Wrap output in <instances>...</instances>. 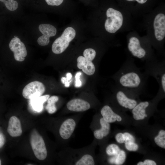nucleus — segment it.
Returning a JSON list of instances; mask_svg holds the SVG:
<instances>
[{
    "label": "nucleus",
    "mask_w": 165,
    "mask_h": 165,
    "mask_svg": "<svg viewBox=\"0 0 165 165\" xmlns=\"http://www.w3.org/2000/svg\"><path fill=\"white\" fill-rule=\"evenodd\" d=\"M7 132L12 137L20 136L22 132L21 124L19 119L16 116H12L9 119Z\"/></svg>",
    "instance_id": "4468645a"
},
{
    "label": "nucleus",
    "mask_w": 165,
    "mask_h": 165,
    "mask_svg": "<svg viewBox=\"0 0 165 165\" xmlns=\"http://www.w3.org/2000/svg\"><path fill=\"white\" fill-rule=\"evenodd\" d=\"M128 48L132 55L139 59H145L147 57L146 50L141 46L139 40L136 37H132L130 39Z\"/></svg>",
    "instance_id": "9d476101"
},
{
    "label": "nucleus",
    "mask_w": 165,
    "mask_h": 165,
    "mask_svg": "<svg viewBox=\"0 0 165 165\" xmlns=\"http://www.w3.org/2000/svg\"><path fill=\"white\" fill-rule=\"evenodd\" d=\"M144 74L154 77L159 85L158 95L165 94V64L164 62L148 61L144 65Z\"/></svg>",
    "instance_id": "f03ea898"
},
{
    "label": "nucleus",
    "mask_w": 165,
    "mask_h": 165,
    "mask_svg": "<svg viewBox=\"0 0 165 165\" xmlns=\"http://www.w3.org/2000/svg\"><path fill=\"white\" fill-rule=\"evenodd\" d=\"M106 14L107 19L105 24V29L109 33H114L122 26L123 15L119 11L111 8L107 9Z\"/></svg>",
    "instance_id": "20e7f679"
},
{
    "label": "nucleus",
    "mask_w": 165,
    "mask_h": 165,
    "mask_svg": "<svg viewBox=\"0 0 165 165\" xmlns=\"http://www.w3.org/2000/svg\"><path fill=\"white\" fill-rule=\"evenodd\" d=\"M154 141L156 144L159 147L165 148V131L160 130L158 135L155 137Z\"/></svg>",
    "instance_id": "4be33fe9"
},
{
    "label": "nucleus",
    "mask_w": 165,
    "mask_h": 165,
    "mask_svg": "<svg viewBox=\"0 0 165 165\" xmlns=\"http://www.w3.org/2000/svg\"><path fill=\"white\" fill-rule=\"evenodd\" d=\"M128 1H132L135 0L140 4H143L145 3L147 0H126Z\"/></svg>",
    "instance_id": "72a5a7b5"
},
{
    "label": "nucleus",
    "mask_w": 165,
    "mask_h": 165,
    "mask_svg": "<svg viewBox=\"0 0 165 165\" xmlns=\"http://www.w3.org/2000/svg\"><path fill=\"white\" fill-rule=\"evenodd\" d=\"M118 146L115 144H111L108 146L106 148V152L109 156L117 155L120 151Z\"/></svg>",
    "instance_id": "b1692460"
},
{
    "label": "nucleus",
    "mask_w": 165,
    "mask_h": 165,
    "mask_svg": "<svg viewBox=\"0 0 165 165\" xmlns=\"http://www.w3.org/2000/svg\"><path fill=\"white\" fill-rule=\"evenodd\" d=\"M114 93L117 101L123 108L132 109L138 104L137 100L131 96H135L128 92L116 86L114 89Z\"/></svg>",
    "instance_id": "423d86ee"
},
{
    "label": "nucleus",
    "mask_w": 165,
    "mask_h": 165,
    "mask_svg": "<svg viewBox=\"0 0 165 165\" xmlns=\"http://www.w3.org/2000/svg\"><path fill=\"white\" fill-rule=\"evenodd\" d=\"M94 164L93 158L89 154L83 155L75 163V165H94Z\"/></svg>",
    "instance_id": "412c9836"
},
{
    "label": "nucleus",
    "mask_w": 165,
    "mask_h": 165,
    "mask_svg": "<svg viewBox=\"0 0 165 165\" xmlns=\"http://www.w3.org/2000/svg\"><path fill=\"white\" fill-rule=\"evenodd\" d=\"M64 0H45L48 5L50 6H58L60 5Z\"/></svg>",
    "instance_id": "c85d7f7f"
},
{
    "label": "nucleus",
    "mask_w": 165,
    "mask_h": 165,
    "mask_svg": "<svg viewBox=\"0 0 165 165\" xmlns=\"http://www.w3.org/2000/svg\"><path fill=\"white\" fill-rule=\"evenodd\" d=\"M125 146L127 149L130 151H136L138 148V145L134 142L125 143Z\"/></svg>",
    "instance_id": "bb28decb"
},
{
    "label": "nucleus",
    "mask_w": 165,
    "mask_h": 165,
    "mask_svg": "<svg viewBox=\"0 0 165 165\" xmlns=\"http://www.w3.org/2000/svg\"><path fill=\"white\" fill-rule=\"evenodd\" d=\"M58 100V97L56 96H53L48 99L46 108L49 114H53L56 111L57 108L55 104Z\"/></svg>",
    "instance_id": "aec40b11"
},
{
    "label": "nucleus",
    "mask_w": 165,
    "mask_h": 165,
    "mask_svg": "<svg viewBox=\"0 0 165 165\" xmlns=\"http://www.w3.org/2000/svg\"><path fill=\"white\" fill-rule=\"evenodd\" d=\"M115 138L118 142L119 143H123L124 142V139L123 134L122 133H119L116 134Z\"/></svg>",
    "instance_id": "7c9ffc66"
},
{
    "label": "nucleus",
    "mask_w": 165,
    "mask_h": 165,
    "mask_svg": "<svg viewBox=\"0 0 165 165\" xmlns=\"http://www.w3.org/2000/svg\"><path fill=\"white\" fill-rule=\"evenodd\" d=\"M49 97L50 95L47 94L31 99L33 108L37 112H41L43 109V104Z\"/></svg>",
    "instance_id": "6ab92c4d"
},
{
    "label": "nucleus",
    "mask_w": 165,
    "mask_h": 165,
    "mask_svg": "<svg viewBox=\"0 0 165 165\" xmlns=\"http://www.w3.org/2000/svg\"><path fill=\"white\" fill-rule=\"evenodd\" d=\"M67 81H69L66 78L64 77H62L61 79V81L62 83L64 84V83Z\"/></svg>",
    "instance_id": "c9c22d12"
},
{
    "label": "nucleus",
    "mask_w": 165,
    "mask_h": 165,
    "mask_svg": "<svg viewBox=\"0 0 165 165\" xmlns=\"http://www.w3.org/2000/svg\"><path fill=\"white\" fill-rule=\"evenodd\" d=\"M81 75V73L80 72H77L75 75V86L76 87H79L81 86L82 82L80 80V76Z\"/></svg>",
    "instance_id": "c756f323"
},
{
    "label": "nucleus",
    "mask_w": 165,
    "mask_h": 165,
    "mask_svg": "<svg viewBox=\"0 0 165 165\" xmlns=\"http://www.w3.org/2000/svg\"><path fill=\"white\" fill-rule=\"evenodd\" d=\"M9 47L14 53L15 60L19 61H23L27 55V51L24 43L17 36L13 38L10 41Z\"/></svg>",
    "instance_id": "6e6552de"
},
{
    "label": "nucleus",
    "mask_w": 165,
    "mask_h": 165,
    "mask_svg": "<svg viewBox=\"0 0 165 165\" xmlns=\"http://www.w3.org/2000/svg\"><path fill=\"white\" fill-rule=\"evenodd\" d=\"M96 52L92 48H88L85 50L83 52L84 57L87 59L92 61L96 56Z\"/></svg>",
    "instance_id": "393cba45"
},
{
    "label": "nucleus",
    "mask_w": 165,
    "mask_h": 165,
    "mask_svg": "<svg viewBox=\"0 0 165 165\" xmlns=\"http://www.w3.org/2000/svg\"><path fill=\"white\" fill-rule=\"evenodd\" d=\"M72 75L71 73L68 72L66 74V79H67L69 81L72 77Z\"/></svg>",
    "instance_id": "f704fd0d"
},
{
    "label": "nucleus",
    "mask_w": 165,
    "mask_h": 165,
    "mask_svg": "<svg viewBox=\"0 0 165 165\" xmlns=\"http://www.w3.org/2000/svg\"><path fill=\"white\" fill-rule=\"evenodd\" d=\"M5 4L7 8L11 11H13L18 7V5L17 2L14 0H0Z\"/></svg>",
    "instance_id": "5701e85b"
},
{
    "label": "nucleus",
    "mask_w": 165,
    "mask_h": 165,
    "mask_svg": "<svg viewBox=\"0 0 165 165\" xmlns=\"http://www.w3.org/2000/svg\"><path fill=\"white\" fill-rule=\"evenodd\" d=\"M75 126V122L72 119H68L64 121L59 129V134L61 137L64 139H68L74 132Z\"/></svg>",
    "instance_id": "f8f14e48"
},
{
    "label": "nucleus",
    "mask_w": 165,
    "mask_h": 165,
    "mask_svg": "<svg viewBox=\"0 0 165 165\" xmlns=\"http://www.w3.org/2000/svg\"><path fill=\"white\" fill-rule=\"evenodd\" d=\"M1 160L0 159V165H1Z\"/></svg>",
    "instance_id": "58836bf2"
},
{
    "label": "nucleus",
    "mask_w": 165,
    "mask_h": 165,
    "mask_svg": "<svg viewBox=\"0 0 165 165\" xmlns=\"http://www.w3.org/2000/svg\"><path fill=\"white\" fill-rule=\"evenodd\" d=\"M117 155L115 163V164L117 165L122 164L124 162L126 157L125 152L123 150L120 151Z\"/></svg>",
    "instance_id": "a878e982"
},
{
    "label": "nucleus",
    "mask_w": 165,
    "mask_h": 165,
    "mask_svg": "<svg viewBox=\"0 0 165 165\" xmlns=\"http://www.w3.org/2000/svg\"><path fill=\"white\" fill-rule=\"evenodd\" d=\"M149 104L150 103L147 101L137 104L132 110L134 119L136 120H142L147 117L146 110Z\"/></svg>",
    "instance_id": "f3484780"
},
{
    "label": "nucleus",
    "mask_w": 165,
    "mask_h": 165,
    "mask_svg": "<svg viewBox=\"0 0 165 165\" xmlns=\"http://www.w3.org/2000/svg\"><path fill=\"white\" fill-rule=\"evenodd\" d=\"M101 128L94 131V137L98 139H101L104 137L106 136L109 133L110 125L109 123L105 121L101 118L100 120Z\"/></svg>",
    "instance_id": "a211bd4d"
},
{
    "label": "nucleus",
    "mask_w": 165,
    "mask_h": 165,
    "mask_svg": "<svg viewBox=\"0 0 165 165\" xmlns=\"http://www.w3.org/2000/svg\"><path fill=\"white\" fill-rule=\"evenodd\" d=\"M148 77L130 60L125 62L113 76L116 86L134 96L145 90Z\"/></svg>",
    "instance_id": "f257e3e1"
},
{
    "label": "nucleus",
    "mask_w": 165,
    "mask_h": 165,
    "mask_svg": "<svg viewBox=\"0 0 165 165\" xmlns=\"http://www.w3.org/2000/svg\"><path fill=\"white\" fill-rule=\"evenodd\" d=\"M75 35L76 32L73 28L71 27L66 28L61 36L57 38L53 43L52 46L53 52L56 54L63 53L68 47Z\"/></svg>",
    "instance_id": "7ed1b4c3"
},
{
    "label": "nucleus",
    "mask_w": 165,
    "mask_h": 165,
    "mask_svg": "<svg viewBox=\"0 0 165 165\" xmlns=\"http://www.w3.org/2000/svg\"><path fill=\"white\" fill-rule=\"evenodd\" d=\"M45 90L44 85L40 82L35 81L25 86L22 91V95L26 99H31L41 96Z\"/></svg>",
    "instance_id": "0eeeda50"
},
{
    "label": "nucleus",
    "mask_w": 165,
    "mask_h": 165,
    "mask_svg": "<svg viewBox=\"0 0 165 165\" xmlns=\"http://www.w3.org/2000/svg\"><path fill=\"white\" fill-rule=\"evenodd\" d=\"M30 143L35 157L39 160H44L47 154L45 142L42 137L35 130L31 133Z\"/></svg>",
    "instance_id": "39448f33"
},
{
    "label": "nucleus",
    "mask_w": 165,
    "mask_h": 165,
    "mask_svg": "<svg viewBox=\"0 0 165 165\" xmlns=\"http://www.w3.org/2000/svg\"><path fill=\"white\" fill-rule=\"evenodd\" d=\"M5 142V137L3 134L0 132V148L3 146Z\"/></svg>",
    "instance_id": "2f4dec72"
},
{
    "label": "nucleus",
    "mask_w": 165,
    "mask_h": 165,
    "mask_svg": "<svg viewBox=\"0 0 165 165\" xmlns=\"http://www.w3.org/2000/svg\"><path fill=\"white\" fill-rule=\"evenodd\" d=\"M116 159V158H111L110 159L109 161L111 163H115Z\"/></svg>",
    "instance_id": "e433bc0d"
},
{
    "label": "nucleus",
    "mask_w": 165,
    "mask_h": 165,
    "mask_svg": "<svg viewBox=\"0 0 165 165\" xmlns=\"http://www.w3.org/2000/svg\"><path fill=\"white\" fill-rule=\"evenodd\" d=\"M38 29L42 35L38 38V43L41 46L47 45L50 42V37L56 35V28L50 24H42L39 25Z\"/></svg>",
    "instance_id": "1a4fd4ad"
},
{
    "label": "nucleus",
    "mask_w": 165,
    "mask_h": 165,
    "mask_svg": "<svg viewBox=\"0 0 165 165\" xmlns=\"http://www.w3.org/2000/svg\"><path fill=\"white\" fill-rule=\"evenodd\" d=\"M155 35L159 41L162 40L165 35V16L159 13L155 17L153 23Z\"/></svg>",
    "instance_id": "9b49d317"
},
{
    "label": "nucleus",
    "mask_w": 165,
    "mask_h": 165,
    "mask_svg": "<svg viewBox=\"0 0 165 165\" xmlns=\"http://www.w3.org/2000/svg\"><path fill=\"white\" fill-rule=\"evenodd\" d=\"M68 109L71 111L83 112L89 109L90 104L87 101L82 99L77 98L72 100L67 104Z\"/></svg>",
    "instance_id": "ddd939ff"
},
{
    "label": "nucleus",
    "mask_w": 165,
    "mask_h": 165,
    "mask_svg": "<svg viewBox=\"0 0 165 165\" xmlns=\"http://www.w3.org/2000/svg\"><path fill=\"white\" fill-rule=\"evenodd\" d=\"M137 165H144V163L142 162H140L137 163Z\"/></svg>",
    "instance_id": "4c0bfd02"
},
{
    "label": "nucleus",
    "mask_w": 165,
    "mask_h": 165,
    "mask_svg": "<svg viewBox=\"0 0 165 165\" xmlns=\"http://www.w3.org/2000/svg\"><path fill=\"white\" fill-rule=\"evenodd\" d=\"M101 113L104 119L108 123H113L116 120L118 122L122 120L121 116L115 113L108 105H105L102 107Z\"/></svg>",
    "instance_id": "dca6fc26"
},
{
    "label": "nucleus",
    "mask_w": 165,
    "mask_h": 165,
    "mask_svg": "<svg viewBox=\"0 0 165 165\" xmlns=\"http://www.w3.org/2000/svg\"><path fill=\"white\" fill-rule=\"evenodd\" d=\"M77 67L86 74L91 75H93L96 70L94 65L92 62L82 56L79 57L77 59Z\"/></svg>",
    "instance_id": "2eb2a0df"
},
{
    "label": "nucleus",
    "mask_w": 165,
    "mask_h": 165,
    "mask_svg": "<svg viewBox=\"0 0 165 165\" xmlns=\"http://www.w3.org/2000/svg\"><path fill=\"white\" fill-rule=\"evenodd\" d=\"M144 165H156V163L154 161L150 160H146L144 162Z\"/></svg>",
    "instance_id": "473e14b6"
},
{
    "label": "nucleus",
    "mask_w": 165,
    "mask_h": 165,
    "mask_svg": "<svg viewBox=\"0 0 165 165\" xmlns=\"http://www.w3.org/2000/svg\"><path fill=\"white\" fill-rule=\"evenodd\" d=\"M124 139V142H134L135 139L134 137L130 134L125 132L123 134Z\"/></svg>",
    "instance_id": "cd10ccee"
}]
</instances>
